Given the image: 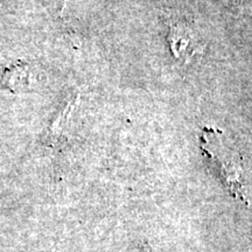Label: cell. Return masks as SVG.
<instances>
[{"mask_svg":"<svg viewBox=\"0 0 252 252\" xmlns=\"http://www.w3.org/2000/svg\"><path fill=\"white\" fill-rule=\"evenodd\" d=\"M169 46L173 55L188 60L197 52V42L193 33L184 27H172L168 33Z\"/></svg>","mask_w":252,"mask_h":252,"instance_id":"obj_2","label":"cell"},{"mask_svg":"<svg viewBox=\"0 0 252 252\" xmlns=\"http://www.w3.org/2000/svg\"><path fill=\"white\" fill-rule=\"evenodd\" d=\"M200 139L204 157L219 169L229 193L238 200L247 202L242 163L236 151L224 144L222 133L213 126L202 128Z\"/></svg>","mask_w":252,"mask_h":252,"instance_id":"obj_1","label":"cell"}]
</instances>
